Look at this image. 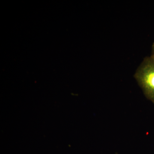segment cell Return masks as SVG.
<instances>
[{
	"instance_id": "6da1fadb",
	"label": "cell",
	"mask_w": 154,
	"mask_h": 154,
	"mask_svg": "<svg viewBox=\"0 0 154 154\" xmlns=\"http://www.w3.org/2000/svg\"><path fill=\"white\" fill-rule=\"evenodd\" d=\"M134 78L146 97L154 103V59L146 57L138 67Z\"/></svg>"
},
{
	"instance_id": "7a4b0ae2",
	"label": "cell",
	"mask_w": 154,
	"mask_h": 154,
	"mask_svg": "<svg viewBox=\"0 0 154 154\" xmlns=\"http://www.w3.org/2000/svg\"><path fill=\"white\" fill-rule=\"evenodd\" d=\"M152 57L154 59V42L153 43L152 45V54L150 56Z\"/></svg>"
}]
</instances>
